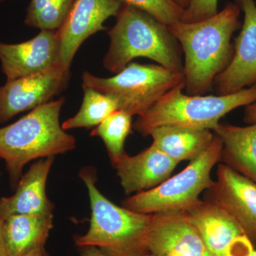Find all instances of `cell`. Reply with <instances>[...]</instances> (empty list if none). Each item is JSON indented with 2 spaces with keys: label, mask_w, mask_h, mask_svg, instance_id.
Masks as SVG:
<instances>
[{
  "label": "cell",
  "mask_w": 256,
  "mask_h": 256,
  "mask_svg": "<svg viewBox=\"0 0 256 256\" xmlns=\"http://www.w3.org/2000/svg\"><path fill=\"white\" fill-rule=\"evenodd\" d=\"M207 201L222 207L256 247V184L228 165L220 164Z\"/></svg>",
  "instance_id": "obj_10"
},
{
  "label": "cell",
  "mask_w": 256,
  "mask_h": 256,
  "mask_svg": "<svg viewBox=\"0 0 256 256\" xmlns=\"http://www.w3.org/2000/svg\"><path fill=\"white\" fill-rule=\"evenodd\" d=\"M66 98L60 97L30 111L13 124L0 128V159L12 183L18 184L25 165L37 159L73 150L76 140L60 124Z\"/></svg>",
  "instance_id": "obj_3"
},
{
  "label": "cell",
  "mask_w": 256,
  "mask_h": 256,
  "mask_svg": "<svg viewBox=\"0 0 256 256\" xmlns=\"http://www.w3.org/2000/svg\"><path fill=\"white\" fill-rule=\"evenodd\" d=\"M80 256H107L100 252L97 247L92 246H86L79 247Z\"/></svg>",
  "instance_id": "obj_27"
},
{
  "label": "cell",
  "mask_w": 256,
  "mask_h": 256,
  "mask_svg": "<svg viewBox=\"0 0 256 256\" xmlns=\"http://www.w3.org/2000/svg\"><path fill=\"white\" fill-rule=\"evenodd\" d=\"M53 228V213L14 214L4 218L3 236L8 256H21L45 246Z\"/></svg>",
  "instance_id": "obj_18"
},
{
  "label": "cell",
  "mask_w": 256,
  "mask_h": 256,
  "mask_svg": "<svg viewBox=\"0 0 256 256\" xmlns=\"http://www.w3.org/2000/svg\"><path fill=\"white\" fill-rule=\"evenodd\" d=\"M3 222L4 220L0 218V256H8L3 236Z\"/></svg>",
  "instance_id": "obj_28"
},
{
  "label": "cell",
  "mask_w": 256,
  "mask_h": 256,
  "mask_svg": "<svg viewBox=\"0 0 256 256\" xmlns=\"http://www.w3.org/2000/svg\"><path fill=\"white\" fill-rule=\"evenodd\" d=\"M75 0H31L24 24L30 28L57 31L63 25Z\"/></svg>",
  "instance_id": "obj_21"
},
{
  "label": "cell",
  "mask_w": 256,
  "mask_h": 256,
  "mask_svg": "<svg viewBox=\"0 0 256 256\" xmlns=\"http://www.w3.org/2000/svg\"><path fill=\"white\" fill-rule=\"evenodd\" d=\"M126 4L142 10L166 26L181 21L183 9L173 0H124Z\"/></svg>",
  "instance_id": "obj_23"
},
{
  "label": "cell",
  "mask_w": 256,
  "mask_h": 256,
  "mask_svg": "<svg viewBox=\"0 0 256 256\" xmlns=\"http://www.w3.org/2000/svg\"><path fill=\"white\" fill-rule=\"evenodd\" d=\"M82 88L84 90L82 105L74 117L67 119L62 124L65 130L97 127L112 112L118 110V104L114 98L92 88Z\"/></svg>",
  "instance_id": "obj_20"
},
{
  "label": "cell",
  "mask_w": 256,
  "mask_h": 256,
  "mask_svg": "<svg viewBox=\"0 0 256 256\" xmlns=\"http://www.w3.org/2000/svg\"><path fill=\"white\" fill-rule=\"evenodd\" d=\"M175 4L178 5L182 9L185 10L188 8V4H190V0H173Z\"/></svg>",
  "instance_id": "obj_30"
},
{
  "label": "cell",
  "mask_w": 256,
  "mask_h": 256,
  "mask_svg": "<svg viewBox=\"0 0 256 256\" xmlns=\"http://www.w3.org/2000/svg\"><path fill=\"white\" fill-rule=\"evenodd\" d=\"M218 0H190L181 21L196 22L213 16L218 13Z\"/></svg>",
  "instance_id": "obj_24"
},
{
  "label": "cell",
  "mask_w": 256,
  "mask_h": 256,
  "mask_svg": "<svg viewBox=\"0 0 256 256\" xmlns=\"http://www.w3.org/2000/svg\"><path fill=\"white\" fill-rule=\"evenodd\" d=\"M124 0H75L70 12L57 30L60 46V64L70 69L82 43L98 32L105 31L106 22L118 14Z\"/></svg>",
  "instance_id": "obj_9"
},
{
  "label": "cell",
  "mask_w": 256,
  "mask_h": 256,
  "mask_svg": "<svg viewBox=\"0 0 256 256\" xmlns=\"http://www.w3.org/2000/svg\"><path fill=\"white\" fill-rule=\"evenodd\" d=\"M111 162L128 195L156 188L170 178L178 164L152 144L136 156L126 152Z\"/></svg>",
  "instance_id": "obj_15"
},
{
  "label": "cell",
  "mask_w": 256,
  "mask_h": 256,
  "mask_svg": "<svg viewBox=\"0 0 256 256\" xmlns=\"http://www.w3.org/2000/svg\"><path fill=\"white\" fill-rule=\"evenodd\" d=\"M240 8L229 3L217 14L196 22H178L169 26L184 56V90L192 96L212 90L234 54L232 40L238 28Z\"/></svg>",
  "instance_id": "obj_1"
},
{
  "label": "cell",
  "mask_w": 256,
  "mask_h": 256,
  "mask_svg": "<svg viewBox=\"0 0 256 256\" xmlns=\"http://www.w3.org/2000/svg\"><path fill=\"white\" fill-rule=\"evenodd\" d=\"M183 212L196 228L210 256H229L250 240L238 223L212 202L198 200Z\"/></svg>",
  "instance_id": "obj_13"
},
{
  "label": "cell",
  "mask_w": 256,
  "mask_h": 256,
  "mask_svg": "<svg viewBox=\"0 0 256 256\" xmlns=\"http://www.w3.org/2000/svg\"><path fill=\"white\" fill-rule=\"evenodd\" d=\"M239 1L244 22L234 42L232 60L214 82L217 95L235 94L256 84V2Z\"/></svg>",
  "instance_id": "obj_12"
},
{
  "label": "cell",
  "mask_w": 256,
  "mask_h": 256,
  "mask_svg": "<svg viewBox=\"0 0 256 256\" xmlns=\"http://www.w3.org/2000/svg\"><path fill=\"white\" fill-rule=\"evenodd\" d=\"M79 176L86 186L90 200V226L76 238L77 246H92L107 256H148V236L152 214L119 206L97 188L95 172L84 168Z\"/></svg>",
  "instance_id": "obj_4"
},
{
  "label": "cell",
  "mask_w": 256,
  "mask_h": 256,
  "mask_svg": "<svg viewBox=\"0 0 256 256\" xmlns=\"http://www.w3.org/2000/svg\"><path fill=\"white\" fill-rule=\"evenodd\" d=\"M149 136L153 146L178 164L200 156L210 146L215 134L208 130L170 126L154 128Z\"/></svg>",
  "instance_id": "obj_19"
},
{
  "label": "cell",
  "mask_w": 256,
  "mask_h": 256,
  "mask_svg": "<svg viewBox=\"0 0 256 256\" xmlns=\"http://www.w3.org/2000/svg\"><path fill=\"white\" fill-rule=\"evenodd\" d=\"M0 64L6 80L35 75L53 68L60 64L57 32L41 30L36 36L21 43L0 42Z\"/></svg>",
  "instance_id": "obj_11"
},
{
  "label": "cell",
  "mask_w": 256,
  "mask_h": 256,
  "mask_svg": "<svg viewBox=\"0 0 256 256\" xmlns=\"http://www.w3.org/2000/svg\"><path fill=\"white\" fill-rule=\"evenodd\" d=\"M148 256H190L184 255V254H180V252H170V254H163V255H151L149 254Z\"/></svg>",
  "instance_id": "obj_31"
},
{
  "label": "cell",
  "mask_w": 256,
  "mask_h": 256,
  "mask_svg": "<svg viewBox=\"0 0 256 256\" xmlns=\"http://www.w3.org/2000/svg\"><path fill=\"white\" fill-rule=\"evenodd\" d=\"M5 1V0H0V2H2Z\"/></svg>",
  "instance_id": "obj_32"
},
{
  "label": "cell",
  "mask_w": 256,
  "mask_h": 256,
  "mask_svg": "<svg viewBox=\"0 0 256 256\" xmlns=\"http://www.w3.org/2000/svg\"><path fill=\"white\" fill-rule=\"evenodd\" d=\"M108 34L110 46L102 64L111 73H118L138 58L183 73L182 50L169 26L142 10L124 3Z\"/></svg>",
  "instance_id": "obj_2"
},
{
  "label": "cell",
  "mask_w": 256,
  "mask_h": 256,
  "mask_svg": "<svg viewBox=\"0 0 256 256\" xmlns=\"http://www.w3.org/2000/svg\"><path fill=\"white\" fill-rule=\"evenodd\" d=\"M70 78V69L60 64L42 73L6 80L0 86V124L53 100L68 88Z\"/></svg>",
  "instance_id": "obj_8"
},
{
  "label": "cell",
  "mask_w": 256,
  "mask_h": 256,
  "mask_svg": "<svg viewBox=\"0 0 256 256\" xmlns=\"http://www.w3.org/2000/svg\"><path fill=\"white\" fill-rule=\"evenodd\" d=\"M21 256H50L45 246L38 247Z\"/></svg>",
  "instance_id": "obj_29"
},
{
  "label": "cell",
  "mask_w": 256,
  "mask_h": 256,
  "mask_svg": "<svg viewBox=\"0 0 256 256\" xmlns=\"http://www.w3.org/2000/svg\"><path fill=\"white\" fill-rule=\"evenodd\" d=\"M148 249L151 255L180 252L190 256H210L196 228L183 212L152 214Z\"/></svg>",
  "instance_id": "obj_14"
},
{
  "label": "cell",
  "mask_w": 256,
  "mask_h": 256,
  "mask_svg": "<svg viewBox=\"0 0 256 256\" xmlns=\"http://www.w3.org/2000/svg\"><path fill=\"white\" fill-rule=\"evenodd\" d=\"M229 256H256V249L252 242L248 240L234 250Z\"/></svg>",
  "instance_id": "obj_25"
},
{
  "label": "cell",
  "mask_w": 256,
  "mask_h": 256,
  "mask_svg": "<svg viewBox=\"0 0 256 256\" xmlns=\"http://www.w3.org/2000/svg\"><path fill=\"white\" fill-rule=\"evenodd\" d=\"M184 86L175 88L149 110L138 116L133 128L144 137L160 126H180L214 131L220 120L238 108L256 100V84L229 95L192 96Z\"/></svg>",
  "instance_id": "obj_5"
},
{
  "label": "cell",
  "mask_w": 256,
  "mask_h": 256,
  "mask_svg": "<svg viewBox=\"0 0 256 256\" xmlns=\"http://www.w3.org/2000/svg\"><path fill=\"white\" fill-rule=\"evenodd\" d=\"M222 152V140L215 134L210 146L182 171L156 188L130 196L124 206L144 214L188 210L213 184L212 172L220 161Z\"/></svg>",
  "instance_id": "obj_7"
},
{
  "label": "cell",
  "mask_w": 256,
  "mask_h": 256,
  "mask_svg": "<svg viewBox=\"0 0 256 256\" xmlns=\"http://www.w3.org/2000/svg\"><path fill=\"white\" fill-rule=\"evenodd\" d=\"M213 132L222 142L220 161L256 184V124L220 122Z\"/></svg>",
  "instance_id": "obj_17"
},
{
  "label": "cell",
  "mask_w": 256,
  "mask_h": 256,
  "mask_svg": "<svg viewBox=\"0 0 256 256\" xmlns=\"http://www.w3.org/2000/svg\"><path fill=\"white\" fill-rule=\"evenodd\" d=\"M82 86L92 88L117 100L118 110L140 116L175 88L184 86L183 73L159 64L131 62L114 76L101 78L85 72Z\"/></svg>",
  "instance_id": "obj_6"
},
{
  "label": "cell",
  "mask_w": 256,
  "mask_h": 256,
  "mask_svg": "<svg viewBox=\"0 0 256 256\" xmlns=\"http://www.w3.org/2000/svg\"><path fill=\"white\" fill-rule=\"evenodd\" d=\"M55 156L43 158L22 175L16 192L0 198V218L14 214L53 213L54 204L47 197V178Z\"/></svg>",
  "instance_id": "obj_16"
},
{
  "label": "cell",
  "mask_w": 256,
  "mask_h": 256,
  "mask_svg": "<svg viewBox=\"0 0 256 256\" xmlns=\"http://www.w3.org/2000/svg\"><path fill=\"white\" fill-rule=\"evenodd\" d=\"M244 121L247 124H256V100L250 105L246 106Z\"/></svg>",
  "instance_id": "obj_26"
},
{
  "label": "cell",
  "mask_w": 256,
  "mask_h": 256,
  "mask_svg": "<svg viewBox=\"0 0 256 256\" xmlns=\"http://www.w3.org/2000/svg\"><path fill=\"white\" fill-rule=\"evenodd\" d=\"M132 116L124 110H117L94 128L90 134L104 141L112 161L126 153L124 143L132 132Z\"/></svg>",
  "instance_id": "obj_22"
}]
</instances>
